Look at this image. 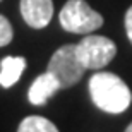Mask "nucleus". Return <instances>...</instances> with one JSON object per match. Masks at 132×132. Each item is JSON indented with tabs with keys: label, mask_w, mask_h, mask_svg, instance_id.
<instances>
[{
	"label": "nucleus",
	"mask_w": 132,
	"mask_h": 132,
	"mask_svg": "<svg viewBox=\"0 0 132 132\" xmlns=\"http://www.w3.org/2000/svg\"><path fill=\"white\" fill-rule=\"evenodd\" d=\"M89 94L100 110L106 113H122L132 103L129 86L112 72H96L89 79Z\"/></svg>",
	"instance_id": "f257e3e1"
},
{
	"label": "nucleus",
	"mask_w": 132,
	"mask_h": 132,
	"mask_svg": "<svg viewBox=\"0 0 132 132\" xmlns=\"http://www.w3.org/2000/svg\"><path fill=\"white\" fill-rule=\"evenodd\" d=\"M59 19L60 26L74 34H89L103 24V15L91 9L86 0H67Z\"/></svg>",
	"instance_id": "f03ea898"
},
{
	"label": "nucleus",
	"mask_w": 132,
	"mask_h": 132,
	"mask_svg": "<svg viewBox=\"0 0 132 132\" xmlns=\"http://www.w3.org/2000/svg\"><path fill=\"white\" fill-rule=\"evenodd\" d=\"M86 69L82 67L81 60L77 57L76 45H64L60 46L48 62L46 72H50L62 88H70L76 82L82 79V74Z\"/></svg>",
	"instance_id": "7ed1b4c3"
},
{
	"label": "nucleus",
	"mask_w": 132,
	"mask_h": 132,
	"mask_svg": "<svg viewBox=\"0 0 132 132\" xmlns=\"http://www.w3.org/2000/svg\"><path fill=\"white\" fill-rule=\"evenodd\" d=\"M76 50H77V57L84 69L98 70L113 60L117 53V45L106 36L89 33L86 34V38H82L76 45Z\"/></svg>",
	"instance_id": "20e7f679"
},
{
	"label": "nucleus",
	"mask_w": 132,
	"mask_h": 132,
	"mask_svg": "<svg viewBox=\"0 0 132 132\" xmlns=\"http://www.w3.org/2000/svg\"><path fill=\"white\" fill-rule=\"evenodd\" d=\"M21 15L26 24L41 29L50 24L53 15V2L52 0H21Z\"/></svg>",
	"instance_id": "39448f33"
},
{
	"label": "nucleus",
	"mask_w": 132,
	"mask_h": 132,
	"mask_svg": "<svg viewBox=\"0 0 132 132\" xmlns=\"http://www.w3.org/2000/svg\"><path fill=\"white\" fill-rule=\"evenodd\" d=\"M59 89H62L60 82L50 72H45L33 81L28 91V100L34 106H43Z\"/></svg>",
	"instance_id": "423d86ee"
},
{
	"label": "nucleus",
	"mask_w": 132,
	"mask_h": 132,
	"mask_svg": "<svg viewBox=\"0 0 132 132\" xmlns=\"http://www.w3.org/2000/svg\"><path fill=\"white\" fill-rule=\"evenodd\" d=\"M26 70V59L24 57H5L0 62V86L5 89L12 88L22 72Z\"/></svg>",
	"instance_id": "0eeeda50"
},
{
	"label": "nucleus",
	"mask_w": 132,
	"mask_h": 132,
	"mask_svg": "<svg viewBox=\"0 0 132 132\" xmlns=\"http://www.w3.org/2000/svg\"><path fill=\"white\" fill-rule=\"evenodd\" d=\"M17 132H59L53 122L39 115H29L19 123Z\"/></svg>",
	"instance_id": "6e6552de"
},
{
	"label": "nucleus",
	"mask_w": 132,
	"mask_h": 132,
	"mask_svg": "<svg viewBox=\"0 0 132 132\" xmlns=\"http://www.w3.org/2000/svg\"><path fill=\"white\" fill-rule=\"evenodd\" d=\"M12 36H14L12 24L9 22V19H7L5 15L0 14V48L9 45L10 41H12Z\"/></svg>",
	"instance_id": "1a4fd4ad"
},
{
	"label": "nucleus",
	"mask_w": 132,
	"mask_h": 132,
	"mask_svg": "<svg viewBox=\"0 0 132 132\" xmlns=\"http://www.w3.org/2000/svg\"><path fill=\"white\" fill-rule=\"evenodd\" d=\"M125 33H127V38L129 41L132 43V5L127 9V12H125Z\"/></svg>",
	"instance_id": "9d476101"
},
{
	"label": "nucleus",
	"mask_w": 132,
	"mask_h": 132,
	"mask_svg": "<svg viewBox=\"0 0 132 132\" xmlns=\"http://www.w3.org/2000/svg\"><path fill=\"white\" fill-rule=\"evenodd\" d=\"M125 132H132V122H130V123H129V127H127V129H125Z\"/></svg>",
	"instance_id": "9b49d317"
},
{
	"label": "nucleus",
	"mask_w": 132,
	"mask_h": 132,
	"mask_svg": "<svg viewBox=\"0 0 132 132\" xmlns=\"http://www.w3.org/2000/svg\"><path fill=\"white\" fill-rule=\"evenodd\" d=\"M0 2H2V0H0Z\"/></svg>",
	"instance_id": "f8f14e48"
}]
</instances>
